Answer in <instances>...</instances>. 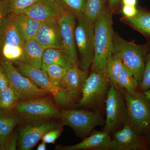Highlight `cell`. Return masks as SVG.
Returning <instances> with one entry per match:
<instances>
[{
  "label": "cell",
  "mask_w": 150,
  "mask_h": 150,
  "mask_svg": "<svg viewBox=\"0 0 150 150\" xmlns=\"http://www.w3.org/2000/svg\"><path fill=\"white\" fill-rule=\"evenodd\" d=\"M112 22L110 13L103 10L94 22V52L93 71L106 74L108 57L113 45Z\"/></svg>",
  "instance_id": "6da1fadb"
},
{
  "label": "cell",
  "mask_w": 150,
  "mask_h": 150,
  "mask_svg": "<svg viewBox=\"0 0 150 150\" xmlns=\"http://www.w3.org/2000/svg\"><path fill=\"white\" fill-rule=\"evenodd\" d=\"M25 41L18 28L14 15L10 14L0 28L1 61L17 65L24 63Z\"/></svg>",
  "instance_id": "7a4b0ae2"
},
{
  "label": "cell",
  "mask_w": 150,
  "mask_h": 150,
  "mask_svg": "<svg viewBox=\"0 0 150 150\" xmlns=\"http://www.w3.org/2000/svg\"><path fill=\"white\" fill-rule=\"evenodd\" d=\"M17 66V69L22 74L29 78L38 87L52 95L57 105L63 108L74 106L78 98L66 88L55 85L43 70L34 68L24 63H20Z\"/></svg>",
  "instance_id": "3957f363"
},
{
  "label": "cell",
  "mask_w": 150,
  "mask_h": 150,
  "mask_svg": "<svg viewBox=\"0 0 150 150\" xmlns=\"http://www.w3.org/2000/svg\"><path fill=\"white\" fill-rule=\"evenodd\" d=\"M122 91L126 101L127 123L142 135L150 127V101L140 91L134 93L123 89Z\"/></svg>",
  "instance_id": "277c9868"
},
{
  "label": "cell",
  "mask_w": 150,
  "mask_h": 150,
  "mask_svg": "<svg viewBox=\"0 0 150 150\" xmlns=\"http://www.w3.org/2000/svg\"><path fill=\"white\" fill-rule=\"evenodd\" d=\"M75 34L81 69L88 71L91 66L93 59L94 23L86 16L77 17Z\"/></svg>",
  "instance_id": "5b68a950"
},
{
  "label": "cell",
  "mask_w": 150,
  "mask_h": 150,
  "mask_svg": "<svg viewBox=\"0 0 150 150\" xmlns=\"http://www.w3.org/2000/svg\"><path fill=\"white\" fill-rule=\"evenodd\" d=\"M16 109L22 118L28 123L49 121L61 118L62 113L48 98H38L22 100L18 103Z\"/></svg>",
  "instance_id": "8992f818"
},
{
  "label": "cell",
  "mask_w": 150,
  "mask_h": 150,
  "mask_svg": "<svg viewBox=\"0 0 150 150\" xmlns=\"http://www.w3.org/2000/svg\"><path fill=\"white\" fill-rule=\"evenodd\" d=\"M0 66L7 77L9 86L21 101L43 97L49 94L22 74L11 62L0 61Z\"/></svg>",
  "instance_id": "52a82bcc"
},
{
  "label": "cell",
  "mask_w": 150,
  "mask_h": 150,
  "mask_svg": "<svg viewBox=\"0 0 150 150\" xmlns=\"http://www.w3.org/2000/svg\"><path fill=\"white\" fill-rule=\"evenodd\" d=\"M110 84L107 75L92 71L84 82L81 98L74 106L87 107L100 103L106 97Z\"/></svg>",
  "instance_id": "ba28073f"
},
{
  "label": "cell",
  "mask_w": 150,
  "mask_h": 150,
  "mask_svg": "<svg viewBox=\"0 0 150 150\" xmlns=\"http://www.w3.org/2000/svg\"><path fill=\"white\" fill-rule=\"evenodd\" d=\"M113 46L121 55L124 67L132 73L139 85L146 62L144 49L139 46L120 38L114 41L113 39Z\"/></svg>",
  "instance_id": "9c48e42d"
},
{
  "label": "cell",
  "mask_w": 150,
  "mask_h": 150,
  "mask_svg": "<svg viewBox=\"0 0 150 150\" xmlns=\"http://www.w3.org/2000/svg\"><path fill=\"white\" fill-rule=\"evenodd\" d=\"M63 125L69 126L81 136H85L100 125L103 118L99 112L82 109H63L61 111Z\"/></svg>",
  "instance_id": "30bf717a"
},
{
  "label": "cell",
  "mask_w": 150,
  "mask_h": 150,
  "mask_svg": "<svg viewBox=\"0 0 150 150\" xmlns=\"http://www.w3.org/2000/svg\"><path fill=\"white\" fill-rule=\"evenodd\" d=\"M105 98L106 119L104 131L110 133L126 118V101L122 91L111 83Z\"/></svg>",
  "instance_id": "8fae6325"
},
{
  "label": "cell",
  "mask_w": 150,
  "mask_h": 150,
  "mask_svg": "<svg viewBox=\"0 0 150 150\" xmlns=\"http://www.w3.org/2000/svg\"><path fill=\"white\" fill-rule=\"evenodd\" d=\"M60 126L59 123L50 120L29 123L20 129L19 149H32L46 133Z\"/></svg>",
  "instance_id": "7c38bea8"
},
{
  "label": "cell",
  "mask_w": 150,
  "mask_h": 150,
  "mask_svg": "<svg viewBox=\"0 0 150 150\" xmlns=\"http://www.w3.org/2000/svg\"><path fill=\"white\" fill-rule=\"evenodd\" d=\"M64 49L74 66H78L77 50L75 40L76 17L68 11L59 19Z\"/></svg>",
  "instance_id": "4fadbf2b"
},
{
  "label": "cell",
  "mask_w": 150,
  "mask_h": 150,
  "mask_svg": "<svg viewBox=\"0 0 150 150\" xmlns=\"http://www.w3.org/2000/svg\"><path fill=\"white\" fill-rule=\"evenodd\" d=\"M67 12L56 0H41L21 13L43 22L59 19Z\"/></svg>",
  "instance_id": "5bb4252c"
},
{
  "label": "cell",
  "mask_w": 150,
  "mask_h": 150,
  "mask_svg": "<svg viewBox=\"0 0 150 150\" xmlns=\"http://www.w3.org/2000/svg\"><path fill=\"white\" fill-rule=\"evenodd\" d=\"M141 135L130 124L126 123L122 129L114 134L111 141L110 150L143 149L144 147Z\"/></svg>",
  "instance_id": "9a60e30c"
},
{
  "label": "cell",
  "mask_w": 150,
  "mask_h": 150,
  "mask_svg": "<svg viewBox=\"0 0 150 150\" xmlns=\"http://www.w3.org/2000/svg\"><path fill=\"white\" fill-rule=\"evenodd\" d=\"M35 38L45 48L64 49L59 19L41 22Z\"/></svg>",
  "instance_id": "2e32d148"
},
{
  "label": "cell",
  "mask_w": 150,
  "mask_h": 150,
  "mask_svg": "<svg viewBox=\"0 0 150 150\" xmlns=\"http://www.w3.org/2000/svg\"><path fill=\"white\" fill-rule=\"evenodd\" d=\"M111 139L109 133L103 131H94L90 136L80 143L72 146L58 145L56 149L60 150H110Z\"/></svg>",
  "instance_id": "e0dca14e"
},
{
  "label": "cell",
  "mask_w": 150,
  "mask_h": 150,
  "mask_svg": "<svg viewBox=\"0 0 150 150\" xmlns=\"http://www.w3.org/2000/svg\"><path fill=\"white\" fill-rule=\"evenodd\" d=\"M87 71L78 66L68 69L62 81V87L78 98L81 93L84 82L88 76Z\"/></svg>",
  "instance_id": "ac0fdd59"
},
{
  "label": "cell",
  "mask_w": 150,
  "mask_h": 150,
  "mask_svg": "<svg viewBox=\"0 0 150 150\" xmlns=\"http://www.w3.org/2000/svg\"><path fill=\"white\" fill-rule=\"evenodd\" d=\"M46 49L35 38L26 40L25 44L24 63L34 68L41 69L43 54Z\"/></svg>",
  "instance_id": "d6986e66"
},
{
  "label": "cell",
  "mask_w": 150,
  "mask_h": 150,
  "mask_svg": "<svg viewBox=\"0 0 150 150\" xmlns=\"http://www.w3.org/2000/svg\"><path fill=\"white\" fill-rule=\"evenodd\" d=\"M52 64L59 65L67 69L74 66L64 49L46 48L43 54L41 69L44 70Z\"/></svg>",
  "instance_id": "ffe728a7"
},
{
  "label": "cell",
  "mask_w": 150,
  "mask_h": 150,
  "mask_svg": "<svg viewBox=\"0 0 150 150\" xmlns=\"http://www.w3.org/2000/svg\"><path fill=\"white\" fill-rule=\"evenodd\" d=\"M13 14L18 28L25 40L35 38L41 22L22 13Z\"/></svg>",
  "instance_id": "44dd1931"
},
{
  "label": "cell",
  "mask_w": 150,
  "mask_h": 150,
  "mask_svg": "<svg viewBox=\"0 0 150 150\" xmlns=\"http://www.w3.org/2000/svg\"><path fill=\"white\" fill-rule=\"evenodd\" d=\"M123 67L121 55L112 45L108 61L106 74L111 83L115 86L118 87L117 80Z\"/></svg>",
  "instance_id": "7402d4cb"
},
{
  "label": "cell",
  "mask_w": 150,
  "mask_h": 150,
  "mask_svg": "<svg viewBox=\"0 0 150 150\" xmlns=\"http://www.w3.org/2000/svg\"><path fill=\"white\" fill-rule=\"evenodd\" d=\"M19 120L16 115L0 112V144L3 150H6L9 137Z\"/></svg>",
  "instance_id": "603a6c76"
},
{
  "label": "cell",
  "mask_w": 150,
  "mask_h": 150,
  "mask_svg": "<svg viewBox=\"0 0 150 150\" xmlns=\"http://www.w3.org/2000/svg\"><path fill=\"white\" fill-rule=\"evenodd\" d=\"M117 86L129 93L139 91V82L130 71L124 67L118 76Z\"/></svg>",
  "instance_id": "cb8c5ba5"
},
{
  "label": "cell",
  "mask_w": 150,
  "mask_h": 150,
  "mask_svg": "<svg viewBox=\"0 0 150 150\" xmlns=\"http://www.w3.org/2000/svg\"><path fill=\"white\" fill-rule=\"evenodd\" d=\"M127 22L145 34L150 35V13L138 11V13L131 18H127Z\"/></svg>",
  "instance_id": "d4e9b609"
},
{
  "label": "cell",
  "mask_w": 150,
  "mask_h": 150,
  "mask_svg": "<svg viewBox=\"0 0 150 150\" xmlns=\"http://www.w3.org/2000/svg\"><path fill=\"white\" fill-rule=\"evenodd\" d=\"M68 11L76 17L85 16L87 0H56Z\"/></svg>",
  "instance_id": "484cf974"
},
{
  "label": "cell",
  "mask_w": 150,
  "mask_h": 150,
  "mask_svg": "<svg viewBox=\"0 0 150 150\" xmlns=\"http://www.w3.org/2000/svg\"><path fill=\"white\" fill-rule=\"evenodd\" d=\"M19 100L16 93L9 86L7 88L0 93V109L3 110L12 109L15 107Z\"/></svg>",
  "instance_id": "4316f807"
},
{
  "label": "cell",
  "mask_w": 150,
  "mask_h": 150,
  "mask_svg": "<svg viewBox=\"0 0 150 150\" xmlns=\"http://www.w3.org/2000/svg\"><path fill=\"white\" fill-rule=\"evenodd\" d=\"M68 69L59 65L52 64L47 66L43 71L55 85L62 87V81Z\"/></svg>",
  "instance_id": "83f0119b"
},
{
  "label": "cell",
  "mask_w": 150,
  "mask_h": 150,
  "mask_svg": "<svg viewBox=\"0 0 150 150\" xmlns=\"http://www.w3.org/2000/svg\"><path fill=\"white\" fill-rule=\"evenodd\" d=\"M105 0H87L85 16L94 23L96 20L104 10Z\"/></svg>",
  "instance_id": "f1b7e54d"
},
{
  "label": "cell",
  "mask_w": 150,
  "mask_h": 150,
  "mask_svg": "<svg viewBox=\"0 0 150 150\" xmlns=\"http://www.w3.org/2000/svg\"><path fill=\"white\" fill-rule=\"evenodd\" d=\"M11 13H21L41 0H8Z\"/></svg>",
  "instance_id": "f546056e"
},
{
  "label": "cell",
  "mask_w": 150,
  "mask_h": 150,
  "mask_svg": "<svg viewBox=\"0 0 150 150\" xmlns=\"http://www.w3.org/2000/svg\"><path fill=\"white\" fill-rule=\"evenodd\" d=\"M150 88V52L146 57L144 71L142 80L139 85V90L144 92Z\"/></svg>",
  "instance_id": "4dcf8cb0"
},
{
  "label": "cell",
  "mask_w": 150,
  "mask_h": 150,
  "mask_svg": "<svg viewBox=\"0 0 150 150\" xmlns=\"http://www.w3.org/2000/svg\"><path fill=\"white\" fill-rule=\"evenodd\" d=\"M63 131L62 126L60 125L59 127L50 130L46 133L41 140L42 142L46 144H54L56 139H58Z\"/></svg>",
  "instance_id": "1f68e13d"
},
{
  "label": "cell",
  "mask_w": 150,
  "mask_h": 150,
  "mask_svg": "<svg viewBox=\"0 0 150 150\" xmlns=\"http://www.w3.org/2000/svg\"><path fill=\"white\" fill-rule=\"evenodd\" d=\"M11 13L8 0L0 1V28L4 21Z\"/></svg>",
  "instance_id": "d6a6232c"
},
{
  "label": "cell",
  "mask_w": 150,
  "mask_h": 150,
  "mask_svg": "<svg viewBox=\"0 0 150 150\" xmlns=\"http://www.w3.org/2000/svg\"><path fill=\"white\" fill-rule=\"evenodd\" d=\"M138 12L136 7L134 6L123 5L122 8V12L126 18L134 17L138 13Z\"/></svg>",
  "instance_id": "836d02e7"
},
{
  "label": "cell",
  "mask_w": 150,
  "mask_h": 150,
  "mask_svg": "<svg viewBox=\"0 0 150 150\" xmlns=\"http://www.w3.org/2000/svg\"><path fill=\"white\" fill-rule=\"evenodd\" d=\"M18 139V135L16 133L11 134L7 142L6 150H16Z\"/></svg>",
  "instance_id": "e575fe53"
},
{
  "label": "cell",
  "mask_w": 150,
  "mask_h": 150,
  "mask_svg": "<svg viewBox=\"0 0 150 150\" xmlns=\"http://www.w3.org/2000/svg\"><path fill=\"white\" fill-rule=\"evenodd\" d=\"M9 86V83L7 77L0 66V93L7 88Z\"/></svg>",
  "instance_id": "d590c367"
},
{
  "label": "cell",
  "mask_w": 150,
  "mask_h": 150,
  "mask_svg": "<svg viewBox=\"0 0 150 150\" xmlns=\"http://www.w3.org/2000/svg\"><path fill=\"white\" fill-rule=\"evenodd\" d=\"M123 5H128L136 6L137 0H123Z\"/></svg>",
  "instance_id": "8d00e7d4"
},
{
  "label": "cell",
  "mask_w": 150,
  "mask_h": 150,
  "mask_svg": "<svg viewBox=\"0 0 150 150\" xmlns=\"http://www.w3.org/2000/svg\"><path fill=\"white\" fill-rule=\"evenodd\" d=\"M120 0H108L109 6L111 8H113L117 5Z\"/></svg>",
  "instance_id": "74e56055"
},
{
  "label": "cell",
  "mask_w": 150,
  "mask_h": 150,
  "mask_svg": "<svg viewBox=\"0 0 150 150\" xmlns=\"http://www.w3.org/2000/svg\"><path fill=\"white\" fill-rule=\"evenodd\" d=\"M46 143L42 142L38 146L37 150H46Z\"/></svg>",
  "instance_id": "f35d334b"
},
{
  "label": "cell",
  "mask_w": 150,
  "mask_h": 150,
  "mask_svg": "<svg viewBox=\"0 0 150 150\" xmlns=\"http://www.w3.org/2000/svg\"><path fill=\"white\" fill-rule=\"evenodd\" d=\"M143 93L145 96L148 98V100L150 101V88L146 91L143 92Z\"/></svg>",
  "instance_id": "ab89813d"
},
{
  "label": "cell",
  "mask_w": 150,
  "mask_h": 150,
  "mask_svg": "<svg viewBox=\"0 0 150 150\" xmlns=\"http://www.w3.org/2000/svg\"><path fill=\"white\" fill-rule=\"evenodd\" d=\"M148 135H149V136H148V142H149V145L150 148V129H149V134H148Z\"/></svg>",
  "instance_id": "60d3db41"
},
{
  "label": "cell",
  "mask_w": 150,
  "mask_h": 150,
  "mask_svg": "<svg viewBox=\"0 0 150 150\" xmlns=\"http://www.w3.org/2000/svg\"><path fill=\"white\" fill-rule=\"evenodd\" d=\"M0 149H2V148L1 146V145L0 144Z\"/></svg>",
  "instance_id": "b9f144b4"
},
{
  "label": "cell",
  "mask_w": 150,
  "mask_h": 150,
  "mask_svg": "<svg viewBox=\"0 0 150 150\" xmlns=\"http://www.w3.org/2000/svg\"><path fill=\"white\" fill-rule=\"evenodd\" d=\"M1 1V0H0V1Z\"/></svg>",
  "instance_id": "7bdbcfd3"
}]
</instances>
